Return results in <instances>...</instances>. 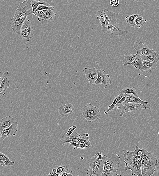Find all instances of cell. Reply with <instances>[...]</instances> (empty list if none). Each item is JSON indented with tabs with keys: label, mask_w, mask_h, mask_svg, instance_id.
Here are the masks:
<instances>
[{
	"label": "cell",
	"mask_w": 159,
	"mask_h": 176,
	"mask_svg": "<svg viewBox=\"0 0 159 176\" xmlns=\"http://www.w3.org/2000/svg\"><path fill=\"white\" fill-rule=\"evenodd\" d=\"M137 54L135 59L134 61L129 64L132 65L135 68L139 70L141 72H142L143 66L142 60L141 58V57L139 55Z\"/></svg>",
	"instance_id": "603a6c76"
},
{
	"label": "cell",
	"mask_w": 159,
	"mask_h": 176,
	"mask_svg": "<svg viewBox=\"0 0 159 176\" xmlns=\"http://www.w3.org/2000/svg\"><path fill=\"white\" fill-rule=\"evenodd\" d=\"M98 16L97 17V19L99 20L100 24H101L102 28H104L106 27V25L105 21V14L104 10H100L98 11Z\"/></svg>",
	"instance_id": "f546056e"
},
{
	"label": "cell",
	"mask_w": 159,
	"mask_h": 176,
	"mask_svg": "<svg viewBox=\"0 0 159 176\" xmlns=\"http://www.w3.org/2000/svg\"><path fill=\"white\" fill-rule=\"evenodd\" d=\"M0 85H1V84H0Z\"/></svg>",
	"instance_id": "f907efd6"
},
{
	"label": "cell",
	"mask_w": 159,
	"mask_h": 176,
	"mask_svg": "<svg viewBox=\"0 0 159 176\" xmlns=\"http://www.w3.org/2000/svg\"><path fill=\"white\" fill-rule=\"evenodd\" d=\"M104 167L112 170L114 173L120 168L121 166L120 157L118 154H112L108 157L106 155H103Z\"/></svg>",
	"instance_id": "5b68a950"
},
{
	"label": "cell",
	"mask_w": 159,
	"mask_h": 176,
	"mask_svg": "<svg viewBox=\"0 0 159 176\" xmlns=\"http://www.w3.org/2000/svg\"><path fill=\"white\" fill-rule=\"evenodd\" d=\"M126 98L125 95L123 97L120 99L119 101L118 104H122V103L124 102L126 100Z\"/></svg>",
	"instance_id": "bcb514c9"
},
{
	"label": "cell",
	"mask_w": 159,
	"mask_h": 176,
	"mask_svg": "<svg viewBox=\"0 0 159 176\" xmlns=\"http://www.w3.org/2000/svg\"><path fill=\"white\" fill-rule=\"evenodd\" d=\"M136 14H133L129 16H127L125 17V20L126 23L128 25L133 27H136V25L135 23L134 20L136 17Z\"/></svg>",
	"instance_id": "d6a6232c"
},
{
	"label": "cell",
	"mask_w": 159,
	"mask_h": 176,
	"mask_svg": "<svg viewBox=\"0 0 159 176\" xmlns=\"http://www.w3.org/2000/svg\"><path fill=\"white\" fill-rule=\"evenodd\" d=\"M56 169L57 173L60 175L64 172H68L69 171V168L68 167L63 165L57 166Z\"/></svg>",
	"instance_id": "e575fe53"
},
{
	"label": "cell",
	"mask_w": 159,
	"mask_h": 176,
	"mask_svg": "<svg viewBox=\"0 0 159 176\" xmlns=\"http://www.w3.org/2000/svg\"><path fill=\"white\" fill-rule=\"evenodd\" d=\"M9 75V72L8 71L4 73L0 72V84L5 78H8Z\"/></svg>",
	"instance_id": "60d3db41"
},
{
	"label": "cell",
	"mask_w": 159,
	"mask_h": 176,
	"mask_svg": "<svg viewBox=\"0 0 159 176\" xmlns=\"http://www.w3.org/2000/svg\"><path fill=\"white\" fill-rule=\"evenodd\" d=\"M54 9H55V7H54V6L49 7V6H46L45 5L41 4V5H39V6H38L37 9H36L35 11L34 12L37 11H38L42 10H46V9L52 10H53Z\"/></svg>",
	"instance_id": "f35d334b"
},
{
	"label": "cell",
	"mask_w": 159,
	"mask_h": 176,
	"mask_svg": "<svg viewBox=\"0 0 159 176\" xmlns=\"http://www.w3.org/2000/svg\"><path fill=\"white\" fill-rule=\"evenodd\" d=\"M110 4L113 7H116L119 4V0H110Z\"/></svg>",
	"instance_id": "b9f144b4"
},
{
	"label": "cell",
	"mask_w": 159,
	"mask_h": 176,
	"mask_svg": "<svg viewBox=\"0 0 159 176\" xmlns=\"http://www.w3.org/2000/svg\"><path fill=\"white\" fill-rule=\"evenodd\" d=\"M134 22L137 27L140 28L142 27L144 24L147 23V21L146 19H144L142 15L137 14Z\"/></svg>",
	"instance_id": "484cf974"
},
{
	"label": "cell",
	"mask_w": 159,
	"mask_h": 176,
	"mask_svg": "<svg viewBox=\"0 0 159 176\" xmlns=\"http://www.w3.org/2000/svg\"><path fill=\"white\" fill-rule=\"evenodd\" d=\"M156 168L157 170V173H158V175H159V162L158 163L156 166Z\"/></svg>",
	"instance_id": "c3c4849f"
},
{
	"label": "cell",
	"mask_w": 159,
	"mask_h": 176,
	"mask_svg": "<svg viewBox=\"0 0 159 176\" xmlns=\"http://www.w3.org/2000/svg\"><path fill=\"white\" fill-rule=\"evenodd\" d=\"M5 138H3V137L1 133H0V143H1L4 140Z\"/></svg>",
	"instance_id": "7dc6e473"
},
{
	"label": "cell",
	"mask_w": 159,
	"mask_h": 176,
	"mask_svg": "<svg viewBox=\"0 0 159 176\" xmlns=\"http://www.w3.org/2000/svg\"><path fill=\"white\" fill-rule=\"evenodd\" d=\"M41 4L45 5L49 7L51 6L49 4L45 2L42 1V0H40L39 1H36V0H33V1H32L31 5L32 8H33V13L35 11L36 9H37L38 6H39V5Z\"/></svg>",
	"instance_id": "4dcf8cb0"
},
{
	"label": "cell",
	"mask_w": 159,
	"mask_h": 176,
	"mask_svg": "<svg viewBox=\"0 0 159 176\" xmlns=\"http://www.w3.org/2000/svg\"><path fill=\"white\" fill-rule=\"evenodd\" d=\"M83 71L86 78L89 80V84H94L98 77V70L96 68H85Z\"/></svg>",
	"instance_id": "7c38bea8"
},
{
	"label": "cell",
	"mask_w": 159,
	"mask_h": 176,
	"mask_svg": "<svg viewBox=\"0 0 159 176\" xmlns=\"http://www.w3.org/2000/svg\"><path fill=\"white\" fill-rule=\"evenodd\" d=\"M34 33V28L31 25L26 23L23 24L20 34L22 38L27 39L29 42L30 39L33 37Z\"/></svg>",
	"instance_id": "30bf717a"
},
{
	"label": "cell",
	"mask_w": 159,
	"mask_h": 176,
	"mask_svg": "<svg viewBox=\"0 0 159 176\" xmlns=\"http://www.w3.org/2000/svg\"><path fill=\"white\" fill-rule=\"evenodd\" d=\"M158 54L157 53L156 51H153L152 53L146 56H142L141 58L142 60L146 61L149 62H153L156 59Z\"/></svg>",
	"instance_id": "4316f807"
},
{
	"label": "cell",
	"mask_w": 159,
	"mask_h": 176,
	"mask_svg": "<svg viewBox=\"0 0 159 176\" xmlns=\"http://www.w3.org/2000/svg\"><path fill=\"white\" fill-rule=\"evenodd\" d=\"M94 157H95L96 159L100 160H103V155H102L101 152L96 153V154L94 155Z\"/></svg>",
	"instance_id": "7bdbcfd3"
},
{
	"label": "cell",
	"mask_w": 159,
	"mask_h": 176,
	"mask_svg": "<svg viewBox=\"0 0 159 176\" xmlns=\"http://www.w3.org/2000/svg\"><path fill=\"white\" fill-rule=\"evenodd\" d=\"M89 136L87 133L79 134L78 137V142L92 147L91 143L89 140Z\"/></svg>",
	"instance_id": "d4e9b609"
},
{
	"label": "cell",
	"mask_w": 159,
	"mask_h": 176,
	"mask_svg": "<svg viewBox=\"0 0 159 176\" xmlns=\"http://www.w3.org/2000/svg\"><path fill=\"white\" fill-rule=\"evenodd\" d=\"M16 121L15 119L11 116H7L2 119L0 122V133L2 132L4 129L9 128Z\"/></svg>",
	"instance_id": "ac0fdd59"
},
{
	"label": "cell",
	"mask_w": 159,
	"mask_h": 176,
	"mask_svg": "<svg viewBox=\"0 0 159 176\" xmlns=\"http://www.w3.org/2000/svg\"><path fill=\"white\" fill-rule=\"evenodd\" d=\"M25 22L21 19H16L14 17L11 19L10 23L9 25L14 33L17 34H21V29L24 22Z\"/></svg>",
	"instance_id": "2e32d148"
},
{
	"label": "cell",
	"mask_w": 159,
	"mask_h": 176,
	"mask_svg": "<svg viewBox=\"0 0 159 176\" xmlns=\"http://www.w3.org/2000/svg\"><path fill=\"white\" fill-rule=\"evenodd\" d=\"M141 176H150L153 175L158 163L156 155L149 153L146 150L142 149L141 151Z\"/></svg>",
	"instance_id": "7a4b0ae2"
},
{
	"label": "cell",
	"mask_w": 159,
	"mask_h": 176,
	"mask_svg": "<svg viewBox=\"0 0 159 176\" xmlns=\"http://www.w3.org/2000/svg\"><path fill=\"white\" fill-rule=\"evenodd\" d=\"M137 55V54L131 55L126 54L125 55L124 59L125 60V62L123 64L124 66H126L131 63L135 59Z\"/></svg>",
	"instance_id": "f1b7e54d"
},
{
	"label": "cell",
	"mask_w": 159,
	"mask_h": 176,
	"mask_svg": "<svg viewBox=\"0 0 159 176\" xmlns=\"http://www.w3.org/2000/svg\"><path fill=\"white\" fill-rule=\"evenodd\" d=\"M10 82L8 78H6L4 79L0 85V95L4 96L6 92L9 88Z\"/></svg>",
	"instance_id": "cb8c5ba5"
},
{
	"label": "cell",
	"mask_w": 159,
	"mask_h": 176,
	"mask_svg": "<svg viewBox=\"0 0 159 176\" xmlns=\"http://www.w3.org/2000/svg\"><path fill=\"white\" fill-rule=\"evenodd\" d=\"M100 107L95 106L88 103L84 107L82 117L89 122L97 120L100 118Z\"/></svg>",
	"instance_id": "277c9868"
},
{
	"label": "cell",
	"mask_w": 159,
	"mask_h": 176,
	"mask_svg": "<svg viewBox=\"0 0 159 176\" xmlns=\"http://www.w3.org/2000/svg\"><path fill=\"white\" fill-rule=\"evenodd\" d=\"M103 165L89 167L87 171L88 176H100L103 171Z\"/></svg>",
	"instance_id": "ffe728a7"
},
{
	"label": "cell",
	"mask_w": 159,
	"mask_h": 176,
	"mask_svg": "<svg viewBox=\"0 0 159 176\" xmlns=\"http://www.w3.org/2000/svg\"><path fill=\"white\" fill-rule=\"evenodd\" d=\"M76 127H77V126H76V125H74V126H70L69 129H68L67 132L64 133V135H65L66 136L70 137L73 133L74 130L76 128Z\"/></svg>",
	"instance_id": "ab89813d"
},
{
	"label": "cell",
	"mask_w": 159,
	"mask_h": 176,
	"mask_svg": "<svg viewBox=\"0 0 159 176\" xmlns=\"http://www.w3.org/2000/svg\"><path fill=\"white\" fill-rule=\"evenodd\" d=\"M94 84L104 85L105 86H109L112 84L109 75L106 74L105 70L100 69L98 70V77L94 83Z\"/></svg>",
	"instance_id": "9c48e42d"
},
{
	"label": "cell",
	"mask_w": 159,
	"mask_h": 176,
	"mask_svg": "<svg viewBox=\"0 0 159 176\" xmlns=\"http://www.w3.org/2000/svg\"><path fill=\"white\" fill-rule=\"evenodd\" d=\"M134 48L137 53L140 56H146L154 51V50H151L145 43H143L139 40H137L135 42L134 46Z\"/></svg>",
	"instance_id": "ba28073f"
},
{
	"label": "cell",
	"mask_w": 159,
	"mask_h": 176,
	"mask_svg": "<svg viewBox=\"0 0 159 176\" xmlns=\"http://www.w3.org/2000/svg\"><path fill=\"white\" fill-rule=\"evenodd\" d=\"M114 172L112 170L108 169L105 167H104L103 171L102 173L100 176H114Z\"/></svg>",
	"instance_id": "74e56055"
},
{
	"label": "cell",
	"mask_w": 159,
	"mask_h": 176,
	"mask_svg": "<svg viewBox=\"0 0 159 176\" xmlns=\"http://www.w3.org/2000/svg\"><path fill=\"white\" fill-rule=\"evenodd\" d=\"M120 93L125 95L132 94L134 96L139 97L136 91L134 88H131V87H127V88L123 89L120 91Z\"/></svg>",
	"instance_id": "1f68e13d"
},
{
	"label": "cell",
	"mask_w": 159,
	"mask_h": 176,
	"mask_svg": "<svg viewBox=\"0 0 159 176\" xmlns=\"http://www.w3.org/2000/svg\"><path fill=\"white\" fill-rule=\"evenodd\" d=\"M56 15V14L54 12L53 10H49L44 14L41 19V21H52L53 19V17Z\"/></svg>",
	"instance_id": "83f0119b"
},
{
	"label": "cell",
	"mask_w": 159,
	"mask_h": 176,
	"mask_svg": "<svg viewBox=\"0 0 159 176\" xmlns=\"http://www.w3.org/2000/svg\"><path fill=\"white\" fill-rule=\"evenodd\" d=\"M104 11L105 14V21L106 27L110 25L118 27V26L117 23H116V14L107 9H104Z\"/></svg>",
	"instance_id": "4fadbf2b"
},
{
	"label": "cell",
	"mask_w": 159,
	"mask_h": 176,
	"mask_svg": "<svg viewBox=\"0 0 159 176\" xmlns=\"http://www.w3.org/2000/svg\"><path fill=\"white\" fill-rule=\"evenodd\" d=\"M48 176H60V175L58 174L57 173V171H56V169L55 168H54L53 169V170L51 172V173H50L48 175Z\"/></svg>",
	"instance_id": "f6af8a7d"
},
{
	"label": "cell",
	"mask_w": 159,
	"mask_h": 176,
	"mask_svg": "<svg viewBox=\"0 0 159 176\" xmlns=\"http://www.w3.org/2000/svg\"><path fill=\"white\" fill-rule=\"evenodd\" d=\"M103 165V161L96 159L94 157L92 158L90 163L89 167Z\"/></svg>",
	"instance_id": "836d02e7"
},
{
	"label": "cell",
	"mask_w": 159,
	"mask_h": 176,
	"mask_svg": "<svg viewBox=\"0 0 159 176\" xmlns=\"http://www.w3.org/2000/svg\"><path fill=\"white\" fill-rule=\"evenodd\" d=\"M126 100L123 103H131L133 104H141L143 106L145 109H150L151 108V105L148 102L144 101L141 100L140 99L134 96L132 94H127L125 95Z\"/></svg>",
	"instance_id": "8fae6325"
},
{
	"label": "cell",
	"mask_w": 159,
	"mask_h": 176,
	"mask_svg": "<svg viewBox=\"0 0 159 176\" xmlns=\"http://www.w3.org/2000/svg\"><path fill=\"white\" fill-rule=\"evenodd\" d=\"M69 143L72 146L78 148L85 149L89 148L92 147L90 146L86 145L79 142L77 143L70 142Z\"/></svg>",
	"instance_id": "d590c367"
},
{
	"label": "cell",
	"mask_w": 159,
	"mask_h": 176,
	"mask_svg": "<svg viewBox=\"0 0 159 176\" xmlns=\"http://www.w3.org/2000/svg\"><path fill=\"white\" fill-rule=\"evenodd\" d=\"M18 131V124L16 121L9 128L4 129L1 133L3 137L5 139L12 135L14 136Z\"/></svg>",
	"instance_id": "e0dca14e"
},
{
	"label": "cell",
	"mask_w": 159,
	"mask_h": 176,
	"mask_svg": "<svg viewBox=\"0 0 159 176\" xmlns=\"http://www.w3.org/2000/svg\"><path fill=\"white\" fill-rule=\"evenodd\" d=\"M159 61V54L158 55L156 59L153 62H149L146 61L142 60L143 67L141 72H146L151 73L156 68L157 66V63Z\"/></svg>",
	"instance_id": "5bb4252c"
},
{
	"label": "cell",
	"mask_w": 159,
	"mask_h": 176,
	"mask_svg": "<svg viewBox=\"0 0 159 176\" xmlns=\"http://www.w3.org/2000/svg\"><path fill=\"white\" fill-rule=\"evenodd\" d=\"M33 0H24L18 6L13 17L16 19H21L24 21L28 17L33 14L31 2Z\"/></svg>",
	"instance_id": "3957f363"
},
{
	"label": "cell",
	"mask_w": 159,
	"mask_h": 176,
	"mask_svg": "<svg viewBox=\"0 0 159 176\" xmlns=\"http://www.w3.org/2000/svg\"><path fill=\"white\" fill-rule=\"evenodd\" d=\"M73 172H72V170H70L68 172H64L62 173L61 175V176H72L73 175Z\"/></svg>",
	"instance_id": "ee69618b"
},
{
	"label": "cell",
	"mask_w": 159,
	"mask_h": 176,
	"mask_svg": "<svg viewBox=\"0 0 159 176\" xmlns=\"http://www.w3.org/2000/svg\"><path fill=\"white\" fill-rule=\"evenodd\" d=\"M142 150V149L140 148L138 145L136 146L134 151H130L128 150H126V149L123 150L125 159L124 161L126 165L124 167L125 170V171L128 170H130L132 175L141 176V159L138 153Z\"/></svg>",
	"instance_id": "6da1fadb"
},
{
	"label": "cell",
	"mask_w": 159,
	"mask_h": 176,
	"mask_svg": "<svg viewBox=\"0 0 159 176\" xmlns=\"http://www.w3.org/2000/svg\"><path fill=\"white\" fill-rule=\"evenodd\" d=\"M158 135H159V131L158 132Z\"/></svg>",
	"instance_id": "681fc988"
},
{
	"label": "cell",
	"mask_w": 159,
	"mask_h": 176,
	"mask_svg": "<svg viewBox=\"0 0 159 176\" xmlns=\"http://www.w3.org/2000/svg\"><path fill=\"white\" fill-rule=\"evenodd\" d=\"M116 108L121 110L120 117H122L125 113L134 112L141 109H145L142 104L133 103H122L118 104L116 106Z\"/></svg>",
	"instance_id": "8992f818"
},
{
	"label": "cell",
	"mask_w": 159,
	"mask_h": 176,
	"mask_svg": "<svg viewBox=\"0 0 159 176\" xmlns=\"http://www.w3.org/2000/svg\"><path fill=\"white\" fill-rule=\"evenodd\" d=\"M101 32L104 35L111 38L116 36L125 37L128 35V32L120 29L118 26L110 25L105 28H102Z\"/></svg>",
	"instance_id": "52a82bcc"
},
{
	"label": "cell",
	"mask_w": 159,
	"mask_h": 176,
	"mask_svg": "<svg viewBox=\"0 0 159 176\" xmlns=\"http://www.w3.org/2000/svg\"><path fill=\"white\" fill-rule=\"evenodd\" d=\"M14 164V162L11 161L6 155L0 152V165L5 167L7 166H13Z\"/></svg>",
	"instance_id": "44dd1931"
},
{
	"label": "cell",
	"mask_w": 159,
	"mask_h": 176,
	"mask_svg": "<svg viewBox=\"0 0 159 176\" xmlns=\"http://www.w3.org/2000/svg\"><path fill=\"white\" fill-rule=\"evenodd\" d=\"M125 95L120 93V95H119L118 96H117L116 97L114 98L112 104L108 106V110H107L104 113V115H106L107 114L108 112L110 111L114 110L115 108L116 107V105L118 104V103L120 99H121Z\"/></svg>",
	"instance_id": "7402d4cb"
},
{
	"label": "cell",
	"mask_w": 159,
	"mask_h": 176,
	"mask_svg": "<svg viewBox=\"0 0 159 176\" xmlns=\"http://www.w3.org/2000/svg\"><path fill=\"white\" fill-rule=\"evenodd\" d=\"M49 10L46 9L34 12L33 14H34V15L39 17V18H38V21H41V19L42 17H43L44 14H45L46 12Z\"/></svg>",
	"instance_id": "8d00e7d4"
},
{
	"label": "cell",
	"mask_w": 159,
	"mask_h": 176,
	"mask_svg": "<svg viewBox=\"0 0 159 176\" xmlns=\"http://www.w3.org/2000/svg\"><path fill=\"white\" fill-rule=\"evenodd\" d=\"M78 135L79 134L76 132H73L70 137L66 136L63 135L60 139L62 146H64L66 143L78 142Z\"/></svg>",
	"instance_id": "d6986e66"
},
{
	"label": "cell",
	"mask_w": 159,
	"mask_h": 176,
	"mask_svg": "<svg viewBox=\"0 0 159 176\" xmlns=\"http://www.w3.org/2000/svg\"><path fill=\"white\" fill-rule=\"evenodd\" d=\"M74 110L73 105L70 103H67L60 107L58 109V112L62 116L67 117L72 114Z\"/></svg>",
	"instance_id": "9a60e30c"
}]
</instances>
